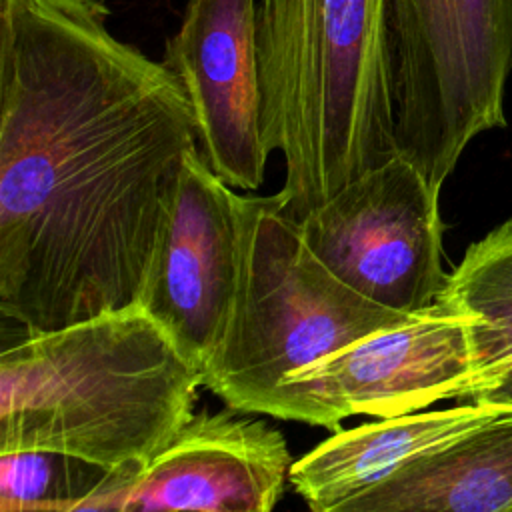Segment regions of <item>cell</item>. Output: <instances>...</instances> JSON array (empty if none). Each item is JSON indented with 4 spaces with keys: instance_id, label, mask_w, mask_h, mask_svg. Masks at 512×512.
Here are the masks:
<instances>
[{
    "instance_id": "cell-1",
    "label": "cell",
    "mask_w": 512,
    "mask_h": 512,
    "mask_svg": "<svg viewBox=\"0 0 512 512\" xmlns=\"http://www.w3.org/2000/svg\"><path fill=\"white\" fill-rule=\"evenodd\" d=\"M104 0H0V312L48 332L140 304L184 158L164 62Z\"/></svg>"
},
{
    "instance_id": "cell-2",
    "label": "cell",
    "mask_w": 512,
    "mask_h": 512,
    "mask_svg": "<svg viewBox=\"0 0 512 512\" xmlns=\"http://www.w3.org/2000/svg\"><path fill=\"white\" fill-rule=\"evenodd\" d=\"M202 382L142 304L28 332L0 356V452L144 466L194 414Z\"/></svg>"
},
{
    "instance_id": "cell-3",
    "label": "cell",
    "mask_w": 512,
    "mask_h": 512,
    "mask_svg": "<svg viewBox=\"0 0 512 512\" xmlns=\"http://www.w3.org/2000/svg\"><path fill=\"white\" fill-rule=\"evenodd\" d=\"M262 132L298 222L398 154L388 0H258Z\"/></svg>"
},
{
    "instance_id": "cell-4",
    "label": "cell",
    "mask_w": 512,
    "mask_h": 512,
    "mask_svg": "<svg viewBox=\"0 0 512 512\" xmlns=\"http://www.w3.org/2000/svg\"><path fill=\"white\" fill-rule=\"evenodd\" d=\"M410 316L338 280L304 242L280 192L244 196L234 304L202 386L238 412L272 416L288 374Z\"/></svg>"
},
{
    "instance_id": "cell-5",
    "label": "cell",
    "mask_w": 512,
    "mask_h": 512,
    "mask_svg": "<svg viewBox=\"0 0 512 512\" xmlns=\"http://www.w3.org/2000/svg\"><path fill=\"white\" fill-rule=\"evenodd\" d=\"M394 138L436 188L482 132L506 126L512 0H388Z\"/></svg>"
},
{
    "instance_id": "cell-6",
    "label": "cell",
    "mask_w": 512,
    "mask_h": 512,
    "mask_svg": "<svg viewBox=\"0 0 512 512\" xmlns=\"http://www.w3.org/2000/svg\"><path fill=\"white\" fill-rule=\"evenodd\" d=\"M476 392L472 318L434 302L288 374L272 418L336 432L350 416L390 418Z\"/></svg>"
},
{
    "instance_id": "cell-7",
    "label": "cell",
    "mask_w": 512,
    "mask_h": 512,
    "mask_svg": "<svg viewBox=\"0 0 512 512\" xmlns=\"http://www.w3.org/2000/svg\"><path fill=\"white\" fill-rule=\"evenodd\" d=\"M440 190L402 154L298 220L314 256L364 298L404 314L432 306L442 270Z\"/></svg>"
},
{
    "instance_id": "cell-8",
    "label": "cell",
    "mask_w": 512,
    "mask_h": 512,
    "mask_svg": "<svg viewBox=\"0 0 512 512\" xmlns=\"http://www.w3.org/2000/svg\"><path fill=\"white\" fill-rule=\"evenodd\" d=\"M242 198L208 166L200 146L190 148L140 298L200 368L216 350L234 304Z\"/></svg>"
},
{
    "instance_id": "cell-9",
    "label": "cell",
    "mask_w": 512,
    "mask_h": 512,
    "mask_svg": "<svg viewBox=\"0 0 512 512\" xmlns=\"http://www.w3.org/2000/svg\"><path fill=\"white\" fill-rule=\"evenodd\" d=\"M258 0H188L162 62L182 84L200 152L232 188L258 190L270 150L262 132Z\"/></svg>"
},
{
    "instance_id": "cell-10",
    "label": "cell",
    "mask_w": 512,
    "mask_h": 512,
    "mask_svg": "<svg viewBox=\"0 0 512 512\" xmlns=\"http://www.w3.org/2000/svg\"><path fill=\"white\" fill-rule=\"evenodd\" d=\"M236 412L192 414L136 472L122 512H270L294 460L278 428Z\"/></svg>"
},
{
    "instance_id": "cell-11",
    "label": "cell",
    "mask_w": 512,
    "mask_h": 512,
    "mask_svg": "<svg viewBox=\"0 0 512 512\" xmlns=\"http://www.w3.org/2000/svg\"><path fill=\"white\" fill-rule=\"evenodd\" d=\"M512 412L510 402H476L432 412L378 418L336 430L292 462L288 482L314 512H340L370 486L404 464L444 448L458 438Z\"/></svg>"
},
{
    "instance_id": "cell-12",
    "label": "cell",
    "mask_w": 512,
    "mask_h": 512,
    "mask_svg": "<svg viewBox=\"0 0 512 512\" xmlns=\"http://www.w3.org/2000/svg\"><path fill=\"white\" fill-rule=\"evenodd\" d=\"M506 510H512V412L404 464L340 512Z\"/></svg>"
},
{
    "instance_id": "cell-13",
    "label": "cell",
    "mask_w": 512,
    "mask_h": 512,
    "mask_svg": "<svg viewBox=\"0 0 512 512\" xmlns=\"http://www.w3.org/2000/svg\"><path fill=\"white\" fill-rule=\"evenodd\" d=\"M472 318L476 402L512 404V220L472 242L436 298Z\"/></svg>"
},
{
    "instance_id": "cell-14",
    "label": "cell",
    "mask_w": 512,
    "mask_h": 512,
    "mask_svg": "<svg viewBox=\"0 0 512 512\" xmlns=\"http://www.w3.org/2000/svg\"><path fill=\"white\" fill-rule=\"evenodd\" d=\"M110 472L62 452H0V512H80Z\"/></svg>"
}]
</instances>
